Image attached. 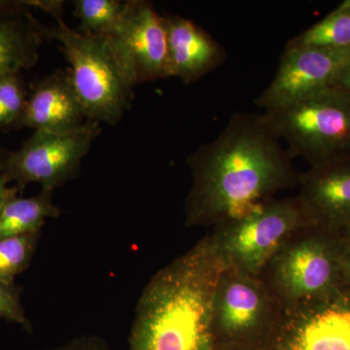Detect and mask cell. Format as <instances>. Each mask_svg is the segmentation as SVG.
Instances as JSON below:
<instances>
[{
    "label": "cell",
    "mask_w": 350,
    "mask_h": 350,
    "mask_svg": "<svg viewBox=\"0 0 350 350\" xmlns=\"http://www.w3.org/2000/svg\"><path fill=\"white\" fill-rule=\"evenodd\" d=\"M293 160L262 113H234L217 137L188 157L185 225L215 227L298 186Z\"/></svg>",
    "instance_id": "6da1fadb"
},
{
    "label": "cell",
    "mask_w": 350,
    "mask_h": 350,
    "mask_svg": "<svg viewBox=\"0 0 350 350\" xmlns=\"http://www.w3.org/2000/svg\"><path fill=\"white\" fill-rule=\"evenodd\" d=\"M224 269L209 234L161 269L137 301L128 350H214L213 296Z\"/></svg>",
    "instance_id": "7a4b0ae2"
},
{
    "label": "cell",
    "mask_w": 350,
    "mask_h": 350,
    "mask_svg": "<svg viewBox=\"0 0 350 350\" xmlns=\"http://www.w3.org/2000/svg\"><path fill=\"white\" fill-rule=\"evenodd\" d=\"M258 276L283 308L345 286L340 232L314 225L297 230Z\"/></svg>",
    "instance_id": "3957f363"
},
{
    "label": "cell",
    "mask_w": 350,
    "mask_h": 350,
    "mask_svg": "<svg viewBox=\"0 0 350 350\" xmlns=\"http://www.w3.org/2000/svg\"><path fill=\"white\" fill-rule=\"evenodd\" d=\"M292 158L313 165L350 157V94L332 87L262 112Z\"/></svg>",
    "instance_id": "277c9868"
},
{
    "label": "cell",
    "mask_w": 350,
    "mask_h": 350,
    "mask_svg": "<svg viewBox=\"0 0 350 350\" xmlns=\"http://www.w3.org/2000/svg\"><path fill=\"white\" fill-rule=\"evenodd\" d=\"M42 32L59 44L70 64L71 82L86 118L117 125L131 105L133 88L122 77L105 41L71 29L63 19L53 27L43 25Z\"/></svg>",
    "instance_id": "5b68a950"
},
{
    "label": "cell",
    "mask_w": 350,
    "mask_h": 350,
    "mask_svg": "<svg viewBox=\"0 0 350 350\" xmlns=\"http://www.w3.org/2000/svg\"><path fill=\"white\" fill-rule=\"evenodd\" d=\"M312 225L297 195L267 200L239 217L215 226L209 236L225 267L258 275L290 234Z\"/></svg>",
    "instance_id": "8992f818"
},
{
    "label": "cell",
    "mask_w": 350,
    "mask_h": 350,
    "mask_svg": "<svg viewBox=\"0 0 350 350\" xmlns=\"http://www.w3.org/2000/svg\"><path fill=\"white\" fill-rule=\"evenodd\" d=\"M283 308L259 276L223 269L214 291L211 325L219 349L264 350Z\"/></svg>",
    "instance_id": "52a82bcc"
},
{
    "label": "cell",
    "mask_w": 350,
    "mask_h": 350,
    "mask_svg": "<svg viewBox=\"0 0 350 350\" xmlns=\"http://www.w3.org/2000/svg\"><path fill=\"white\" fill-rule=\"evenodd\" d=\"M100 131V123L92 120L69 133L34 131L19 150L0 152V170L7 183L14 182L20 192L31 183L54 191L77 176L83 158Z\"/></svg>",
    "instance_id": "ba28073f"
},
{
    "label": "cell",
    "mask_w": 350,
    "mask_h": 350,
    "mask_svg": "<svg viewBox=\"0 0 350 350\" xmlns=\"http://www.w3.org/2000/svg\"><path fill=\"white\" fill-rule=\"evenodd\" d=\"M103 40L129 86L167 78L165 19L151 2L126 1L118 24Z\"/></svg>",
    "instance_id": "9c48e42d"
},
{
    "label": "cell",
    "mask_w": 350,
    "mask_h": 350,
    "mask_svg": "<svg viewBox=\"0 0 350 350\" xmlns=\"http://www.w3.org/2000/svg\"><path fill=\"white\" fill-rule=\"evenodd\" d=\"M264 350H350V287L283 308Z\"/></svg>",
    "instance_id": "30bf717a"
},
{
    "label": "cell",
    "mask_w": 350,
    "mask_h": 350,
    "mask_svg": "<svg viewBox=\"0 0 350 350\" xmlns=\"http://www.w3.org/2000/svg\"><path fill=\"white\" fill-rule=\"evenodd\" d=\"M349 62L350 47L332 49L286 46L275 77L258 96L255 105L266 111L329 89Z\"/></svg>",
    "instance_id": "8fae6325"
},
{
    "label": "cell",
    "mask_w": 350,
    "mask_h": 350,
    "mask_svg": "<svg viewBox=\"0 0 350 350\" xmlns=\"http://www.w3.org/2000/svg\"><path fill=\"white\" fill-rule=\"evenodd\" d=\"M298 186L313 224L337 232L350 229V157L310 167L299 175Z\"/></svg>",
    "instance_id": "7c38bea8"
},
{
    "label": "cell",
    "mask_w": 350,
    "mask_h": 350,
    "mask_svg": "<svg viewBox=\"0 0 350 350\" xmlns=\"http://www.w3.org/2000/svg\"><path fill=\"white\" fill-rule=\"evenodd\" d=\"M87 121L69 71L59 69L32 84L24 111L14 129L64 133L78 130Z\"/></svg>",
    "instance_id": "4fadbf2b"
},
{
    "label": "cell",
    "mask_w": 350,
    "mask_h": 350,
    "mask_svg": "<svg viewBox=\"0 0 350 350\" xmlns=\"http://www.w3.org/2000/svg\"><path fill=\"white\" fill-rule=\"evenodd\" d=\"M163 19L167 29V77L191 84L224 63V48L202 27L180 16L167 15Z\"/></svg>",
    "instance_id": "5bb4252c"
},
{
    "label": "cell",
    "mask_w": 350,
    "mask_h": 350,
    "mask_svg": "<svg viewBox=\"0 0 350 350\" xmlns=\"http://www.w3.org/2000/svg\"><path fill=\"white\" fill-rule=\"evenodd\" d=\"M42 25L31 9L0 10V75L22 73L36 66L45 39Z\"/></svg>",
    "instance_id": "9a60e30c"
},
{
    "label": "cell",
    "mask_w": 350,
    "mask_h": 350,
    "mask_svg": "<svg viewBox=\"0 0 350 350\" xmlns=\"http://www.w3.org/2000/svg\"><path fill=\"white\" fill-rule=\"evenodd\" d=\"M53 192L44 190L31 198L15 197L0 209V241L40 232L48 218H57L61 209L53 204Z\"/></svg>",
    "instance_id": "2e32d148"
},
{
    "label": "cell",
    "mask_w": 350,
    "mask_h": 350,
    "mask_svg": "<svg viewBox=\"0 0 350 350\" xmlns=\"http://www.w3.org/2000/svg\"><path fill=\"white\" fill-rule=\"evenodd\" d=\"M287 47L344 49L350 47V0L317 24L288 41Z\"/></svg>",
    "instance_id": "e0dca14e"
},
{
    "label": "cell",
    "mask_w": 350,
    "mask_h": 350,
    "mask_svg": "<svg viewBox=\"0 0 350 350\" xmlns=\"http://www.w3.org/2000/svg\"><path fill=\"white\" fill-rule=\"evenodd\" d=\"M73 3L75 16L80 20L76 31L100 39L111 33L126 5L120 0H75Z\"/></svg>",
    "instance_id": "ac0fdd59"
},
{
    "label": "cell",
    "mask_w": 350,
    "mask_h": 350,
    "mask_svg": "<svg viewBox=\"0 0 350 350\" xmlns=\"http://www.w3.org/2000/svg\"><path fill=\"white\" fill-rule=\"evenodd\" d=\"M40 232L0 241V280L13 283L16 276L29 268L34 256Z\"/></svg>",
    "instance_id": "d6986e66"
},
{
    "label": "cell",
    "mask_w": 350,
    "mask_h": 350,
    "mask_svg": "<svg viewBox=\"0 0 350 350\" xmlns=\"http://www.w3.org/2000/svg\"><path fill=\"white\" fill-rule=\"evenodd\" d=\"M21 75H0V131L12 130L24 111L29 94Z\"/></svg>",
    "instance_id": "ffe728a7"
},
{
    "label": "cell",
    "mask_w": 350,
    "mask_h": 350,
    "mask_svg": "<svg viewBox=\"0 0 350 350\" xmlns=\"http://www.w3.org/2000/svg\"><path fill=\"white\" fill-rule=\"evenodd\" d=\"M21 295L22 288L17 286L15 282L0 280V319L15 322L27 331H31V324L25 315Z\"/></svg>",
    "instance_id": "44dd1931"
},
{
    "label": "cell",
    "mask_w": 350,
    "mask_h": 350,
    "mask_svg": "<svg viewBox=\"0 0 350 350\" xmlns=\"http://www.w3.org/2000/svg\"><path fill=\"white\" fill-rule=\"evenodd\" d=\"M40 350H114L105 338L98 336H81L59 347Z\"/></svg>",
    "instance_id": "7402d4cb"
},
{
    "label": "cell",
    "mask_w": 350,
    "mask_h": 350,
    "mask_svg": "<svg viewBox=\"0 0 350 350\" xmlns=\"http://www.w3.org/2000/svg\"><path fill=\"white\" fill-rule=\"evenodd\" d=\"M342 276L345 286L350 287V229L340 232Z\"/></svg>",
    "instance_id": "603a6c76"
},
{
    "label": "cell",
    "mask_w": 350,
    "mask_h": 350,
    "mask_svg": "<svg viewBox=\"0 0 350 350\" xmlns=\"http://www.w3.org/2000/svg\"><path fill=\"white\" fill-rule=\"evenodd\" d=\"M41 0H0V10L18 8H41Z\"/></svg>",
    "instance_id": "cb8c5ba5"
},
{
    "label": "cell",
    "mask_w": 350,
    "mask_h": 350,
    "mask_svg": "<svg viewBox=\"0 0 350 350\" xmlns=\"http://www.w3.org/2000/svg\"><path fill=\"white\" fill-rule=\"evenodd\" d=\"M20 192L19 188L17 186L9 187L3 175H2L1 170H0V209L2 206L9 202L13 198L17 197L18 193Z\"/></svg>",
    "instance_id": "d4e9b609"
},
{
    "label": "cell",
    "mask_w": 350,
    "mask_h": 350,
    "mask_svg": "<svg viewBox=\"0 0 350 350\" xmlns=\"http://www.w3.org/2000/svg\"><path fill=\"white\" fill-rule=\"evenodd\" d=\"M333 87L338 88V89L350 94V62L340 71Z\"/></svg>",
    "instance_id": "484cf974"
},
{
    "label": "cell",
    "mask_w": 350,
    "mask_h": 350,
    "mask_svg": "<svg viewBox=\"0 0 350 350\" xmlns=\"http://www.w3.org/2000/svg\"><path fill=\"white\" fill-rule=\"evenodd\" d=\"M214 350H234V349H219V347H214Z\"/></svg>",
    "instance_id": "4316f807"
}]
</instances>
